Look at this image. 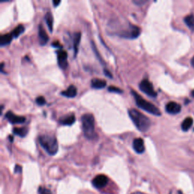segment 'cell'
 Segmentation results:
<instances>
[{
	"label": "cell",
	"instance_id": "cell-32",
	"mask_svg": "<svg viewBox=\"0 0 194 194\" xmlns=\"http://www.w3.org/2000/svg\"><path fill=\"white\" fill-rule=\"evenodd\" d=\"M8 138H9L10 139V141H13V137H11V136H9V137H8Z\"/></svg>",
	"mask_w": 194,
	"mask_h": 194
},
{
	"label": "cell",
	"instance_id": "cell-21",
	"mask_svg": "<svg viewBox=\"0 0 194 194\" xmlns=\"http://www.w3.org/2000/svg\"><path fill=\"white\" fill-rule=\"evenodd\" d=\"M25 31V27L23 26L22 25H19L18 26H17L12 31H11V35L14 38H17L21 34H22Z\"/></svg>",
	"mask_w": 194,
	"mask_h": 194
},
{
	"label": "cell",
	"instance_id": "cell-10",
	"mask_svg": "<svg viewBox=\"0 0 194 194\" xmlns=\"http://www.w3.org/2000/svg\"><path fill=\"white\" fill-rule=\"evenodd\" d=\"M133 149L138 154H142L145 152V146L143 139L140 137L135 138L133 141Z\"/></svg>",
	"mask_w": 194,
	"mask_h": 194
},
{
	"label": "cell",
	"instance_id": "cell-25",
	"mask_svg": "<svg viewBox=\"0 0 194 194\" xmlns=\"http://www.w3.org/2000/svg\"><path fill=\"white\" fill-rule=\"evenodd\" d=\"M39 193L40 194H53L50 190L45 187H40L39 189Z\"/></svg>",
	"mask_w": 194,
	"mask_h": 194
},
{
	"label": "cell",
	"instance_id": "cell-29",
	"mask_svg": "<svg viewBox=\"0 0 194 194\" xmlns=\"http://www.w3.org/2000/svg\"><path fill=\"white\" fill-rule=\"evenodd\" d=\"M103 71H104V74H105V75L107 76L108 77H110V78H111V77H112V75H111V74L110 73L109 71H108L107 69H106V68H105Z\"/></svg>",
	"mask_w": 194,
	"mask_h": 194
},
{
	"label": "cell",
	"instance_id": "cell-2",
	"mask_svg": "<svg viewBox=\"0 0 194 194\" xmlns=\"http://www.w3.org/2000/svg\"><path fill=\"white\" fill-rule=\"evenodd\" d=\"M39 143L42 148L50 155H55L59 149L56 137L50 134H42L39 137Z\"/></svg>",
	"mask_w": 194,
	"mask_h": 194
},
{
	"label": "cell",
	"instance_id": "cell-26",
	"mask_svg": "<svg viewBox=\"0 0 194 194\" xmlns=\"http://www.w3.org/2000/svg\"><path fill=\"white\" fill-rule=\"evenodd\" d=\"M133 2H134L135 5H137V6H143V4H145L146 2V1H144V0H134V1H133Z\"/></svg>",
	"mask_w": 194,
	"mask_h": 194
},
{
	"label": "cell",
	"instance_id": "cell-8",
	"mask_svg": "<svg viewBox=\"0 0 194 194\" xmlns=\"http://www.w3.org/2000/svg\"><path fill=\"white\" fill-rule=\"evenodd\" d=\"M6 118L7 119L8 121H9L12 125H15V124H23L25 123L26 121V118L23 116H18L15 114H14L12 111H8L6 112V115H5Z\"/></svg>",
	"mask_w": 194,
	"mask_h": 194
},
{
	"label": "cell",
	"instance_id": "cell-15",
	"mask_svg": "<svg viewBox=\"0 0 194 194\" xmlns=\"http://www.w3.org/2000/svg\"><path fill=\"white\" fill-rule=\"evenodd\" d=\"M106 86V81L99 78H93L91 81V87L93 89H102Z\"/></svg>",
	"mask_w": 194,
	"mask_h": 194
},
{
	"label": "cell",
	"instance_id": "cell-18",
	"mask_svg": "<svg viewBox=\"0 0 194 194\" xmlns=\"http://www.w3.org/2000/svg\"><path fill=\"white\" fill-rule=\"evenodd\" d=\"M28 128L27 127H15L12 130L13 134L15 135H18L21 137H26L27 133H28Z\"/></svg>",
	"mask_w": 194,
	"mask_h": 194
},
{
	"label": "cell",
	"instance_id": "cell-12",
	"mask_svg": "<svg viewBox=\"0 0 194 194\" xmlns=\"http://www.w3.org/2000/svg\"><path fill=\"white\" fill-rule=\"evenodd\" d=\"M38 36L40 45L43 46L47 43V42L49 41V36L42 25H40L38 27Z\"/></svg>",
	"mask_w": 194,
	"mask_h": 194
},
{
	"label": "cell",
	"instance_id": "cell-3",
	"mask_svg": "<svg viewBox=\"0 0 194 194\" xmlns=\"http://www.w3.org/2000/svg\"><path fill=\"white\" fill-rule=\"evenodd\" d=\"M82 129L84 136L87 139H93L96 138V133L95 131V120L92 114H84L81 117Z\"/></svg>",
	"mask_w": 194,
	"mask_h": 194
},
{
	"label": "cell",
	"instance_id": "cell-31",
	"mask_svg": "<svg viewBox=\"0 0 194 194\" xmlns=\"http://www.w3.org/2000/svg\"><path fill=\"white\" fill-rule=\"evenodd\" d=\"M191 64H192V66L194 68V57H193V59H191Z\"/></svg>",
	"mask_w": 194,
	"mask_h": 194
},
{
	"label": "cell",
	"instance_id": "cell-27",
	"mask_svg": "<svg viewBox=\"0 0 194 194\" xmlns=\"http://www.w3.org/2000/svg\"><path fill=\"white\" fill-rule=\"evenodd\" d=\"M22 172V168H21V165H16L15 167V173L16 174H20Z\"/></svg>",
	"mask_w": 194,
	"mask_h": 194
},
{
	"label": "cell",
	"instance_id": "cell-24",
	"mask_svg": "<svg viewBox=\"0 0 194 194\" xmlns=\"http://www.w3.org/2000/svg\"><path fill=\"white\" fill-rule=\"evenodd\" d=\"M108 90H109V92H116V93H121V92H122V90H121V89L114 87V86H111V87H109Z\"/></svg>",
	"mask_w": 194,
	"mask_h": 194
},
{
	"label": "cell",
	"instance_id": "cell-5",
	"mask_svg": "<svg viewBox=\"0 0 194 194\" xmlns=\"http://www.w3.org/2000/svg\"><path fill=\"white\" fill-rule=\"evenodd\" d=\"M140 34V28L139 27L136 26L134 25H129L128 28L125 29V30H121L118 34L119 36L125 38V39H136L139 36Z\"/></svg>",
	"mask_w": 194,
	"mask_h": 194
},
{
	"label": "cell",
	"instance_id": "cell-20",
	"mask_svg": "<svg viewBox=\"0 0 194 194\" xmlns=\"http://www.w3.org/2000/svg\"><path fill=\"white\" fill-rule=\"evenodd\" d=\"M193 118H187L183 120V121L181 124V128L183 131H187L193 125Z\"/></svg>",
	"mask_w": 194,
	"mask_h": 194
},
{
	"label": "cell",
	"instance_id": "cell-14",
	"mask_svg": "<svg viewBox=\"0 0 194 194\" xmlns=\"http://www.w3.org/2000/svg\"><path fill=\"white\" fill-rule=\"evenodd\" d=\"M77 88H76L75 86H74V85H70L69 87H68L67 90H65L62 91L61 94L62 95V96H65L67 98H74V97H75L76 95H77Z\"/></svg>",
	"mask_w": 194,
	"mask_h": 194
},
{
	"label": "cell",
	"instance_id": "cell-28",
	"mask_svg": "<svg viewBox=\"0 0 194 194\" xmlns=\"http://www.w3.org/2000/svg\"><path fill=\"white\" fill-rule=\"evenodd\" d=\"M52 46L55 48H62V46H60V44H59V43L58 41L53 42V43H52Z\"/></svg>",
	"mask_w": 194,
	"mask_h": 194
},
{
	"label": "cell",
	"instance_id": "cell-23",
	"mask_svg": "<svg viewBox=\"0 0 194 194\" xmlns=\"http://www.w3.org/2000/svg\"><path fill=\"white\" fill-rule=\"evenodd\" d=\"M36 103L38 106H43L46 104V99L43 96H39L36 99Z\"/></svg>",
	"mask_w": 194,
	"mask_h": 194
},
{
	"label": "cell",
	"instance_id": "cell-16",
	"mask_svg": "<svg viewBox=\"0 0 194 194\" xmlns=\"http://www.w3.org/2000/svg\"><path fill=\"white\" fill-rule=\"evenodd\" d=\"M81 32H76L73 35V46H74V55L77 54L78 52V46L81 42Z\"/></svg>",
	"mask_w": 194,
	"mask_h": 194
},
{
	"label": "cell",
	"instance_id": "cell-22",
	"mask_svg": "<svg viewBox=\"0 0 194 194\" xmlns=\"http://www.w3.org/2000/svg\"><path fill=\"white\" fill-rule=\"evenodd\" d=\"M184 22L187 26L192 31H194V16L193 15H187L184 18Z\"/></svg>",
	"mask_w": 194,
	"mask_h": 194
},
{
	"label": "cell",
	"instance_id": "cell-6",
	"mask_svg": "<svg viewBox=\"0 0 194 194\" xmlns=\"http://www.w3.org/2000/svg\"><path fill=\"white\" fill-rule=\"evenodd\" d=\"M139 88L143 93L146 94L147 96L153 97V98L156 97L157 93L155 91L154 88H153V84H152L150 81H148L147 79H143V81L139 83Z\"/></svg>",
	"mask_w": 194,
	"mask_h": 194
},
{
	"label": "cell",
	"instance_id": "cell-17",
	"mask_svg": "<svg viewBox=\"0 0 194 194\" xmlns=\"http://www.w3.org/2000/svg\"><path fill=\"white\" fill-rule=\"evenodd\" d=\"M12 35L11 34H3L0 37V46H5L6 45H8L12 40Z\"/></svg>",
	"mask_w": 194,
	"mask_h": 194
},
{
	"label": "cell",
	"instance_id": "cell-30",
	"mask_svg": "<svg viewBox=\"0 0 194 194\" xmlns=\"http://www.w3.org/2000/svg\"><path fill=\"white\" fill-rule=\"evenodd\" d=\"M60 3H61L60 0H57V1L54 0V1H53V6H54V7H57V6H59Z\"/></svg>",
	"mask_w": 194,
	"mask_h": 194
},
{
	"label": "cell",
	"instance_id": "cell-9",
	"mask_svg": "<svg viewBox=\"0 0 194 194\" xmlns=\"http://www.w3.org/2000/svg\"><path fill=\"white\" fill-rule=\"evenodd\" d=\"M68 53L67 52L63 50V49H59V51L57 52V60H58V64L61 68L64 69L67 68L68 66Z\"/></svg>",
	"mask_w": 194,
	"mask_h": 194
},
{
	"label": "cell",
	"instance_id": "cell-33",
	"mask_svg": "<svg viewBox=\"0 0 194 194\" xmlns=\"http://www.w3.org/2000/svg\"><path fill=\"white\" fill-rule=\"evenodd\" d=\"M178 194H183V193L181 192V190H179V191H178Z\"/></svg>",
	"mask_w": 194,
	"mask_h": 194
},
{
	"label": "cell",
	"instance_id": "cell-11",
	"mask_svg": "<svg viewBox=\"0 0 194 194\" xmlns=\"http://www.w3.org/2000/svg\"><path fill=\"white\" fill-rule=\"evenodd\" d=\"M165 110L168 114L176 115L178 114L181 110V106L175 102H170L165 106Z\"/></svg>",
	"mask_w": 194,
	"mask_h": 194
},
{
	"label": "cell",
	"instance_id": "cell-4",
	"mask_svg": "<svg viewBox=\"0 0 194 194\" xmlns=\"http://www.w3.org/2000/svg\"><path fill=\"white\" fill-rule=\"evenodd\" d=\"M132 96H134V100L136 102V105L141 109L147 111L148 113L152 114L155 116H160L161 111H159L158 108L151 102H148L147 100L144 99L140 95H139L137 92L134 90H131Z\"/></svg>",
	"mask_w": 194,
	"mask_h": 194
},
{
	"label": "cell",
	"instance_id": "cell-7",
	"mask_svg": "<svg viewBox=\"0 0 194 194\" xmlns=\"http://www.w3.org/2000/svg\"><path fill=\"white\" fill-rule=\"evenodd\" d=\"M108 183H109V178L105 174H99L96 176L92 181L93 187L98 189L105 187L108 184Z\"/></svg>",
	"mask_w": 194,
	"mask_h": 194
},
{
	"label": "cell",
	"instance_id": "cell-13",
	"mask_svg": "<svg viewBox=\"0 0 194 194\" xmlns=\"http://www.w3.org/2000/svg\"><path fill=\"white\" fill-rule=\"evenodd\" d=\"M76 118L74 114H70L65 116H63L59 119V123L62 125H65V126H71L75 122Z\"/></svg>",
	"mask_w": 194,
	"mask_h": 194
},
{
	"label": "cell",
	"instance_id": "cell-1",
	"mask_svg": "<svg viewBox=\"0 0 194 194\" xmlns=\"http://www.w3.org/2000/svg\"><path fill=\"white\" fill-rule=\"evenodd\" d=\"M128 115L137 130L141 132H146L149 130L151 126V121L149 118L134 109L128 110Z\"/></svg>",
	"mask_w": 194,
	"mask_h": 194
},
{
	"label": "cell",
	"instance_id": "cell-19",
	"mask_svg": "<svg viewBox=\"0 0 194 194\" xmlns=\"http://www.w3.org/2000/svg\"><path fill=\"white\" fill-rule=\"evenodd\" d=\"M45 20L46 22V25H47L48 28H49V30L52 33L53 29V16L50 11H48L47 13L46 14Z\"/></svg>",
	"mask_w": 194,
	"mask_h": 194
}]
</instances>
